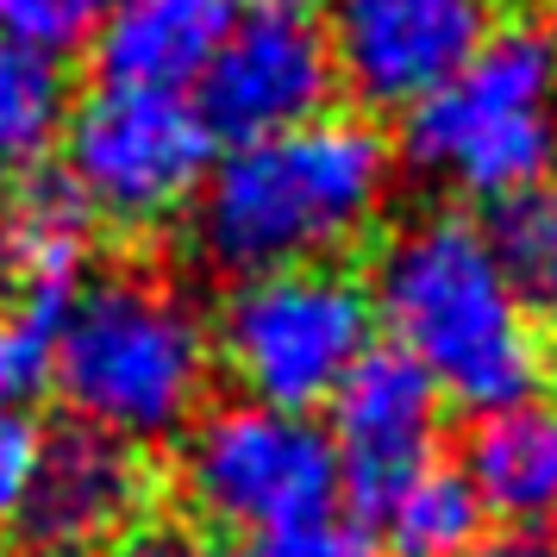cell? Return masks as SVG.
Listing matches in <instances>:
<instances>
[{
	"label": "cell",
	"mask_w": 557,
	"mask_h": 557,
	"mask_svg": "<svg viewBox=\"0 0 557 557\" xmlns=\"http://www.w3.org/2000/svg\"><path fill=\"white\" fill-rule=\"evenodd\" d=\"M57 145H63V176L76 182L88 213L132 232L163 226L182 207H195L220 151L195 120L188 95H126V88L82 95Z\"/></svg>",
	"instance_id": "cell-7"
},
{
	"label": "cell",
	"mask_w": 557,
	"mask_h": 557,
	"mask_svg": "<svg viewBox=\"0 0 557 557\" xmlns=\"http://www.w3.org/2000/svg\"><path fill=\"white\" fill-rule=\"evenodd\" d=\"M113 7L120 0H0V45L63 63L107 26Z\"/></svg>",
	"instance_id": "cell-18"
},
{
	"label": "cell",
	"mask_w": 557,
	"mask_h": 557,
	"mask_svg": "<svg viewBox=\"0 0 557 557\" xmlns=\"http://www.w3.org/2000/svg\"><path fill=\"white\" fill-rule=\"evenodd\" d=\"M332 463H338V502H351L357 527H376V513L407 482H420L438 463L445 432V395L432 376L395 345H370L351 363V376L332 395Z\"/></svg>",
	"instance_id": "cell-10"
},
{
	"label": "cell",
	"mask_w": 557,
	"mask_h": 557,
	"mask_svg": "<svg viewBox=\"0 0 557 557\" xmlns=\"http://www.w3.org/2000/svg\"><path fill=\"white\" fill-rule=\"evenodd\" d=\"M482 502L470 495V482L432 463L420 482H407L395 502L376 513L382 552L388 557H463L470 545H482Z\"/></svg>",
	"instance_id": "cell-16"
},
{
	"label": "cell",
	"mask_w": 557,
	"mask_h": 557,
	"mask_svg": "<svg viewBox=\"0 0 557 557\" xmlns=\"http://www.w3.org/2000/svg\"><path fill=\"white\" fill-rule=\"evenodd\" d=\"M482 251L502 288L539 332H557V182L539 176L482 201Z\"/></svg>",
	"instance_id": "cell-14"
},
{
	"label": "cell",
	"mask_w": 557,
	"mask_h": 557,
	"mask_svg": "<svg viewBox=\"0 0 557 557\" xmlns=\"http://www.w3.org/2000/svg\"><path fill=\"white\" fill-rule=\"evenodd\" d=\"M370 301L388 345L413 357L445 401L470 407L476 420L539 401L552 370L545 332L502 288L470 213H426L395 232L376 257Z\"/></svg>",
	"instance_id": "cell-2"
},
{
	"label": "cell",
	"mask_w": 557,
	"mask_h": 557,
	"mask_svg": "<svg viewBox=\"0 0 557 557\" xmlns=\"http://www.w3.org/2000/svg\"><path fill=\"white\" fill-rule=\"evenodd\" d=\"M38 451H45L38 413H26V407H0V527H13V513H20V502H26Z\"/></svg>",
	"instance_id": "cell-20"
},
{
	"label": "cell",
	"mask_w": 557,
	"mask_h": 557,
	"mask_svg": "<svg viewBox=\"0 0 557 557\" xmlns=\"http://www.w3.org/2000/svg\"><path fill=\"white\" fill-rule=\"evenodd\" d=\"M502 32V0H332L326 45L338 88L407 113Z\"/></svg>",
	"instance_id": "cell-9"
},
{
	"label": "cell",
	"mask_w": 557,
	"mask_h": 557,
	"mask_svg": "<svg viewBox=\"0 0 557 557\" xmlns=\"http://www.w3.org/2000/svg\"><path fill=\"white\" fill-rule=\"evenodd\" d=\"M213 370V332L176 288L101 276L82 282L63 320L51 388L82 426L151 451L201 420Z\"/></svg>",
	"instance_id": "cell-3"
},
{
	"label": "cell",
	"mask_w": 557,
	"mask_h": 557,
	"mask_svg": "<svg viewBox=\"0 0 557 557\" xmlns=\"http://www.w3.org/2000/svg\"><path fill=\"white\" fill-rule=\"evenodd\" d=\"M238 557H382V545H376V532L357 527L351 513H326V520H313V527L238 545Z\"/></svg>",
	"instance_id": "cell-19"
},
{
	"label": "cell",
	"mask_w": 557,
	"mask_h": 557,
	"mask_svg": "<svg viewBox=\"0 0 557 557\" xmlns=\"http://www.w3.org/2000/svg\"><path fill=\"white\" fill-rule=\"evenodd\" d=\"M463 557H557V545H552V539H539V532H502V539L470 545Z\"/></svg>",
	"instance_id": "cell-22"
},
{
	"label": "cell",
	"mask_w": 557,
	"mask_h": 557,
	"mask_svg": "<svg viewBox=\"0 0 557 557\" xmlns=\"http://www.w3.org/2000/svg\"><path fill=\"white\" fill-rule=\"evenodd\" d=\"M113 557H238L226 552V545H213V539H201L195 527H170V520H145V527L132 532L126 545Z\"/></svg>",
	"instance_id": "cell-21"
},
{
	"label": "cell",
	"mask_w": 557,
	"mask_h": 557,
	"mask_svg": "<svg viewBox=\"0 0 557 557\" xmlns=\"http://www.w3.org/2000/svg\"><path fill=\"white\" fill-rule=\"evenodd\" d=\"M245 0H120L95 32V82L126 95H188Z\"/></svg>",
	"instance_id": "cell-12"
},
{
	"label": "cell",
	"mask_w": 557,
	"mask_h": 557,
	"mask_svg": "<svg viewBox=\"0 0 557 557\" xmlns=\"http://www.w3.org/2000/svg\"><path fill=\"white\" fill-rule=\"evenodd\" d=\"M182 495L213 532L257 545L338 513V463L320 420L226 401L188 426Z\"/></svg>",
	"instance_id": "cell-6"
},
{
	"label": "cell",
	"mask_w": 557,
	"mask_h": 557,
	"mask_svg": "<svg viewBox=\"0 0 557 557\" xmlns=\"http://www.w3.org/2000/svg\"><path fill=\"white\" fill-rule=\"evenodd\" d=\"M482 513H502L507 527L539 532L557 520V401H520L482 413L463 438V470Z\"/></svg>",
	"instance_id": "cell-13"
},
{
	"label": "cell",
	"mask_w": 557,
	"mask_h": 557,
	"mask_svg": "<svg viewBox=\"0 0 557 557\" xmlns=\"http://www.w3.org/2000/svg\"><path fill=\"white\" fill-rule=\"evenodd\" d=\"M332 95H338V70H332L326 26L301 7L257 0L220 38L188 107L213 145L238 151V145H263L326 120Z\"/></svg>",
	"instance_id": "cell-8"
},
{
	"label": "cell",
	"mask_w": 557,
	"mask_h": 557,
	"mask_svg": "<svg viewBox=\"0 0 557 557\" xmlns=\"http://www.w3.org/2000/svg\"><path fill=\"white\" fill-rule=\"evenodd\" d=\"M401 151L476 201L539 182L557 157V32L502 26L445 88L401 113Z\"/></svg>",
	"instance_id": "cell-4"
},
{
	"label": "cell",
	"mask_w": 557,
	"mask_h": 557,
	"mask_svg": "<svg viewBox=\"0 0 557 557\" xmlns=\"http://www.w3.org/2000/svg\"><path fill=\"white\" fill-rule=\"evenodd\" d=\"M157 470L151 451L120 445L107 432L63 420L45 426V451L13 532L32 557H113L132 532L157 520Z\"/></svg>",
	"instance_id": "cell-11"
},
{
	"label": "cell",
	"mask_w": 557,
	"mask_h": 557,
	"mask_svg": "<svg viewBox=\"0 0 557 557\" xmlns=\"http://www.w3.org/2000/svg\"><path fill=\"white\" fill-rule=\"evenodd\" d=\"M20 282V251H13V213H7V195H0V301L13 295Z\"/></svg>",
	"instance_id": "cell-23"
},
{
	"label": "cell",
	"mask_w": 557,
	"mask_h": 557,
	"mask_svg": "<svg viewBox=\"0 0 557 557\" xmlns=\"http://www.w3.org/2000/svg\"><path fill=\"white\" fill-rule=\"evenodd\" d=\"M395 145L363 120H313L263 145L213 157L195 195V245L213 270L251 282L313 270L376 220Z\"/></svg>",
	"instance_id": "cell-1"
},
{
	"label": "cell",
	"mask_w": 557,
	"mask_h": 557,
	"mask_svg": "<svg viewBox=\"0 0 557 557\" xmlns=\"http://www.w3.org/2000/svg\"><path fill=\"white\" fill-rule=\"evenodd\" d=\"M270 7H301V13H313V7H320V0H270Z\"/></svg>",
	"instance_id": "cell-24"
},
{
	"label": "cell",
	"mask_w": 557,
	"mask_h": 557,
	"mask_svg": "<svg viewBox=\"0 0 557 557\" xmlns=\"http://www.w3.org/2000/svg\"><path fill=\"white\" fill-rule=\"evenodd\" d=\"M70 120V70L57 57L0 45V182H26L45 170Z\"/></svg>",
	"instance_id": "cell-15"
},
{
	"label": "cell",
	"mask_w": 557,
	"mask_h": 557,
	"mask_svg": "<svg viewBox=\"0 0 557 557\" xmlns=\"http://www.w3.org/2000/svg\"><path fill=\"white\" fill-rule=\"evenodd\" d=\"M376 345L370 282L345 263L276 270L238 282L213 326V363L245 388V401L307 413L338 395L351 363Z\"/></svg>",
	"instance_id": "cell-5"
},
{
	"label": "cell",
	"mask_w": 557,
	"mask_h": 557,
	"mask_svg": "<svg viewBox=\"0 0 557 557\" xmlns=\"http://www.w3.org/2000/svg\"><path fill=\"white\" fill-rule=\"evenodd\" d=\"M82 288H51V282H13L0 301V407H26L51 388L57 376V338Z\"/></svg>",
	"instance_id": "cell-17"
}]
</instances>
